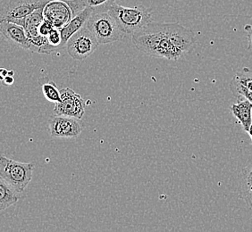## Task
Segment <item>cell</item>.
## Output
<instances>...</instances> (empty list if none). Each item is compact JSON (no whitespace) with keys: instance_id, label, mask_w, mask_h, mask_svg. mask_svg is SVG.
Listing matches in <instances>:
<instances>
[{"instance_id":"7","label":"cell","mask_w":252,"mask_h":232,"mask_svg":"<svg viewBox=\"0 0 252 232\" xmlns=\"http://www.w3.org/2000/svg\"><path fill=\"white\" fill-rule=\"evenodd\" d=\"M61 98L54 107V116H67L81 120L85 111V101L70 87L61 91Z\"/></svg>"},{"instance_id":"9","label":"cell","mask_w":252,"mask_h":232,"mask_svg":"<svg viewBox=\"0 0 252 232\" xmlns=\"http://www.w3.org/2000/svg\"><path fill=\"white\" fill-rule=\"evenodd\" d=\"M49 133L53 138H76L83 131L78 119L67 116H54L49 122Z\"/></svg>"},{"instance_id":"13","label":"cell","mask_w":252,"mask_h":232,"mask_svg":"<svg viewBox=\"0 0 252 232\" xmlns=\"http://www.w3.org/2000/svg\"><path fill=\"white\" fill-rule=\"evenodd\" d=\"M93 14V10L86 7L81 13H79L77 15L73 17L67 25H64L62 29H60L61 38H62L61 47H64L67 43L68 39L86 25L88 19L92 16Z\"/></svg>"},{"instance_id":"11","label":"cell","mask_w":252,"mask_h":232,"mask_svg":"<svg viewBox=\"0 0 252 232\" xmlns=\"http://www.w3.org/2000/svg\"><path fill=\"white\" fill-rule=\"evenodd\" d=\"M230 90L237 101L248 99L252 103V70L244 67L230 83Z\"/></svg>"},{"instance_id":"25","label":"cell","mask_w":252,"mask_h":232,"mask_svg":"<svg viewBox=\"0 0 252 232\" xmlns=\"http://www.w3.org/2000/svg\"><path fill=\"white\" fill-rule=\"evenodd\" d=\"M248 134H249V136L252 138V124H251V126H250V128H249V131H247Z\"/></svg>"},{"instance_id":"2","label":"cell","mask_w":252,"mask_h":232,"mask_svg":"<svg viewBox=\"0 0 252 232\" xmlns=\"http://www.w3.org/2000/svg\"><path fill=\"white\" fill-rule=\"evenodd\" d=\"M107 12L124 33L133 34L153 22L152 12L142 5L126 7L114 3Z\"/></svg>"},{"instance_id":"3","label":"cell","mask_w":252,"mask_h":232,"mask_svg":"<svg viewBox=\"0 0 252 232\" xmlns=\"http://www.w3.org/2000/svg\"><path fill=\"white\" fill-rule=\"evenodd\" d=\"M34 165L9 159L0 155V177L22 193L32 179Z\"/></svg>"},{"instance_id":"10","label":"cell","mask_w":252,"mask_h":232,"mask_svg":"<svg viewBox=\"0 0 252 232\" xmlns=\"http://www.w3.org/2000/svg\"><path fill=\"white\" fill-rule=\"evenodd\" d=\"M44 19L47 20L54 28L62 29L73 18L72 11L65 1H49L43 8Z\"/></svg>"},{"instance_id":"20","label":"cell","mask_w":252,"mask_h":232,"mask_svg":"<svg viewBox=\"0 0 252 232\" xmlns=\"http://www.w3.org/2000/svg\"><path fill=\"white\" fill-rule=\"evenodd\" d=\"M65 2L67 3L70 9L72 11L73 17L77 15L79 13H81L84 8H86V6L83 5V3L81 0H66Z\"/></svg>"},{"instance_id":"21","label":"cell","mask_w":252,"mask_h":232,"mask_svg":"<svg viewBox=\"0 0 252 232\" xmlns=\"http://www.w3.org/2000/svg\"><path fill=\"white\" fill-rule=\"evenodd\" d=\"M53 29V25H51L47 20L44 19L43 22L39 26V35L44 36V37H47L49 35V32Z\"/></svg>"},{"instance_id":"24","label":"cell","mask_w":252,"mask_h":232,"mask_svg":"<svg viewBox=\"0 0 252 232\" xmlns=\"http://www.w3.org/2000/svg\"><path fill=\"white\" fill-rule=\"evenodd\" d=\"M8 74V70L5 68L0 67V82L4 80V78Z\"/></svg>"},{"instance_id":"6","label":"cell","mask_w":252,"mask_h":232,"mask_svg":"<svg viewBox=\"0 0 252 232\" xmlns=\"http://www.w3.org/2000/svg\"><path fill=\"white\" fill-rule=\"evenodd\" d=\"M49 0H0V21L14 23L44 7Z\"/></svg>"},{"instance_id":"1","label":"cell","mask_w":252,"mask_h":232,"mask_svg":"<svg viewBox=\"0 0 252 232\" xmlns=\"http://www.w3.org/2000/svg\"><path fill=\"white\" fill-rule=\"evenodd\" d=\"M132 42L136 49L152 58L177 61L185 56L170 41L163 29L162 24L158 23L152 22L132 34Z\"/></svg>"},{"instance_id":"5","label":"cell","mask_w":252,"mask_h":232,"mask_svg":"<svg viewBox=\"0 0 252 232\" xmlns=\"http://www.w3.org/2000/svg\"><path fill=\"white\" fill-rule=\"evenodd\" d=\"M98 46L99 44L95 36L85 25L68 39L66 49L69 56L73 59L83 61L93 55Z\"/></svg>"},{"instance_id":"22","label":"cell","mask_w":252,"mask_h":232,"mask_svg":"<svg viewBox=\"0 0 252 232\" xmlns=\"http://www.w3.org/2000/svg\"><path fill=\"white\" fill-rule=\"evenodd\" d=\"M245 29L248 32V49L252 51V25H247L245 27Z\"/></svg>"},{"instance_id":"16","label":"cell","mask_w":252,"mask_h":232,"mask_svg":"<svg viewBox=\"0 0 252 232\" xmlns=\"http://www.w3.org/2000/svg\"><path fill=\"white\" fill-rule=\"evenodd\" d=\"M19 194L0 177V212L17 203L20 199Z\"/></svg>"},{"instance_id":"12","label":"cell","mask_w":252,"mask_h":232,"mask_svg":"<svg viewBox=\"0 0 252 232\" xmlns=\"http://www.w3.org/2000/svg\"><path fill=\"white\" fill-rule=\"evenodd\" d=\"M0 34L8 42L31 51V43L25 28L9 21H0Z\"/></svg>"},{"instance_id":"8","label":"cell","mask_w":252,"mask_h":232,"mask_svg":"<svg viewBox=\"0 0 252 232\" xmlns=\"http://www.w3.org/2000/svg\"><path fill=\"white\" fill-rule=\"evenodd\" d=\"M162 27L165 35L176 49H179L185 55L189 53L192 49L196 39L195 34L191 29L177 23L162 24Z\"/></svg>"},{"instance_id":"23","label":"cell","mask_w":252,"mask_h":232,"mask_svg":"<svg viewBox=\"0 0 252 232\" xmlns=\"http://www.w3.org/2000/svg\"><path fill=\"white\" fill-rule=\"evenodd\" d=\"M1 83H2L4 86H11V85H13L15 83V77L13 75L7 74Z\"/></svg>"},{"instance_id":"26","label":"cell","mask_w":252,"mask_h":232,"mask_svg":"<svg viewBox=\"0 0 252 232\" xmlns=\"http://www.w3.org/2000/svg\"><path fill=\"white\" fill-rule=\"evenodd\" d=\"M251 139H252V138H251Z\"/></svg>"},{"instance_id":"15","label":"cell","mask_w":252,"mask_h":232,"mask_svg":"<svg viewBox=\"0 0 252 232\" xmlns=\"http://www.w3.org/2000/svg\"><path fill=\"white\" fill-rule=\"evenodd\" d=\"M240 193L241 198L248 207L252 210V163L242 171L240 175Z\"/></svg>"},{"instance_id":"19","label":"cell","mask_w":252,"mask_h":232,"mask_svg":"<svg viewBox=\"0 0 252 232\" xmlns=\"http://www.w3.org/2000/svg\"><path fill=\"white\" fill-rule=\"evenodd\" d=\"M48 42L51 47H53L54 49H58V48L61 47L62 43V38H61V32L60 29L54 28L49 35L47 36Z\"/></svg>"},{"instance_id":"4","label":"cell","mask_w":252,"mask_h":232,"mask_svg":"<svg viewBox=\"0 0 252 232\" xmlns=\"http://www.w3.org/2000/svg\"><path fill=\"white\" fill-rule=\"evenodd\" d=\"M86 26L99 45L113 43L121 39L125 34L108 12L93 14L88 19Z\"/></svg>"},{"instance_id":"14","label":"cell","mask_w":252,"mask_h":232,"mask_svg":"<svg viewBox=\"0 0 252 232\" xmlns=\"http://www.w3.org/2000/svg\"><path fill=\"white\" fill-rule=\"evenodd\" d=\"M233 116L241 123L243 130L247 132L252 122V103L248 99H243L233 104L230 107Z\"/></svg>"},{"instance_id":"18","label":"cell","mask_w":252,"mask_h":232,"mask_svg":"<svg viewBox=\"0 0 252 232\" xmlns=\"http://www.w3.org/2000/svg\"><path fill=\"white\" fill-rule=\"evenodd\" d=\"M83 5L93 10V14L107 12L117 0H81Z\"/></svg>"},{"instance_id":"17","label":"cell","mask_w":252,"mask_h":232,"mask_svg":"<svg viewBox=\"0 0 252 232\" xmlns=\"http://www.w3.org/2000/svg\"><path fill=\"white\" fill-rule=\"evenodd\" d=\"M39 83L41 85V90L43 93L44 97L47 100L55 104L60 101L61 93L58 86L56 85V83L52 81H46L45 83H41L39 81Z\"/></svg>"}]
</instances>
